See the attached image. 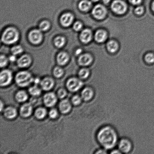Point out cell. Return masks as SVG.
<instances>
[{
    "instance_id": "cell-1",
    "label": "cell",
    "mask_w": 154,
    "mask_h": 154,
    "mask_svg": "<svg viewBox=\"0 0 154 154\" xmlns=\"http://www.w3.org/2000/svg\"><path fill=\"white\" fill-rule=\"evenodd\" d=\"M100 145L107 150H111L117 145L119 137L117 131L112 127L106 125L100 128L96 134Z\"/></svg>"
},
{
    "instance_id": "cell-2",
    "label": "cell",
    "mask_w": 154,
    "mask_h": 154,
    "mask_svg": "<svg viewBox=\"0 0 154 154\" xmlns=\"http://www.w3.org/2000/svg\"><path fill=\"white\" fill-rule=\"evenodd\" d=\"M19 31L14 27H9L5 30L2 36V41L7 45H12L19 40Z\"/></svg>"
},
{
    "instance_id": "cell-3",
    "label": "cell",
    "mask_w": 154,
    "mask_h": 154,
    "mask_svg": "<svg viewBox=\"0 0 154 154\" xmlns=\"http://www.w3.org/2000/svg\"><path fill=\"white\" fill-rule=\"evenodd\" d=\"M16 81L18 85L25 87L29 85L33 82L34 78L29 72L26 71L20 72L16 75Z\"/></svg>"
},
{
    "instance_id": "cell-4",
    "label": "cell",
    "mask_w": 154,
    "mask_h": 154,
    "mask_svg": "<svg viewBox=\"0 0 154 154\" xmlns=\"http://www.w3.org/2000/svg\"><path fill=\"white\" fill-rule=\"evenodd\" d=\"M117 146L122 154L129 153L132 151L133 149L132 142L127 138H124L119 140Z\"/></svg>"
},
{
    "instance_id": "cell-5",
    "label": "cell",
    "mask_w": 154,
    "mask_h": 154,
    "mask_svg": "<svg viewBox=\"0 0 154 154\" xmlns=\"http://www.w3.org/2000/svg\"><path fill=\"white\" fill-rule=\"evenodd\" d=\"M111 8L117 14H123L126 12L127 6L126 3L122 0H115L112 4Z\"/></svg>"
},
{
    "instance_id": "cell-6",
    "label": "cell",
    "mask_w": 154,
    "mask_h": 154,
    "mask_svg": "<svg viewBox=\"0 0 154 154\" xmlns=\"http://www.w3.org/2000/svg\"><path fill=\"white\" fill-rule=\"evenodd\" d=\"M81 79L75 78L70 79L67 83L68 89L72 92L77 91L80 90L83 85V83Z\"/></svg>"
},
{
    "instance_id": "cell-7",
    "label": "cell",
    "mask_w": 154,
    "mask_h": 154,
    "mask_svg": "<svg viewBox=\"0 0 154 154\" xmlns=\"http://www.w3.org/2000/svg\"><path fill=\"white\" fill-rule=\"evenodd\" d=\"M40 29H34L29 34L28 38L30 42L34 45L40 43L43 40V34Z\"/></svg>"
},
{
    "instance_id": "cell-8",
    "label": "cell",
    "mask_w": 154,
    "mask_h": 154,
    "mask_svg": "<svg viewBox=\"0 0 154 154\" xmlns=\"http://www.w3.org/2000/svg\"><path fill=\"white\" fill-rule=\"evenodd\" d=\"M92 13L96 19L101 20L104 19L106 16L107 10L102 5L98 4L94 8Z\"/></svg>"
},
{
    "instance_id": "cell-9",
    "label": "cell",
    "mask_w": 154,
    "mask_h": 154,
    "mask_svg": "<svg viewBox=\"0 0 154 154\" xmlns=\"http://www.w3.org/2000/svg\"><path fill=\"white\" fill-rule=\"evenodd\" d=\"M12 74L10 70H5L2 71L0 74V85L1 86L8 85L11 82Z\"/></svg>"
},
{
    "instance_id": "cell-10",
    "label": "cell",
    "mask_w": 154,
    "mask_h": 154,
    "mask_svg": "<svg viewBox=\"0 0 154 154\" xmlns=\"http://www.w3.org/2000/svg\"><path fill=\"white\" fill-rule=\"evenodd\" d=\"M95 92L92 88L86 87L83 89L81 93V96L82 100L85 101L91 100L94 97Z\"/></svg>"
},
{
    "instance_id": "cell-11",
    "label": "cell",
    "mask_w": 154,
    "mask_h": 154,
    "mask_svg": "<svg viewBox=\"0 0 154 154\" xmlns=\"http://www.w3.org/2000/svg\"><path fill=\"white\" fill-rule=\"evenodd\" d=\"M43 101L47 106L52 107L55 105L57 102V97L54 93H47L44 96Z\"/></svg>"
},
{
    "instance_id": "cell-12",
    "label": "cell",
    "mask_w": 154,
    "mask_h": 154,
    "mask_svg": "<svg viewBox=\"0 0 154 154\" xmlns=\"http://www.w3.org/2000/svg\"><path fill=\"white\" fill-rule=\"evenodd\" d=\"M74 20V16L72 13H67L62 15L60 19L61 25L64 27H68L71 25Z\"/></svg>"
},
{
    "instance_id": "cell-13",
    "label": "cell",
    "mask_w": 154,
    "mask_h": 154,
    "mask_svg": "<svg viewBox=\"0 0 154 154\" xmlns=\"http://www.w3.org/2000/svg\"><path fill=\"white\" fill-rule=\"evenodd\" d=\"M32 62L31 57L28 55L22 56L17 61L18 66L21 68L28 67L31 64Z\"/></svg>"
},
{
    "instance_id": "cell-14",
    "label": "cell",
    "mask_w": 154,
    "mask_h": 154,
    "mask_svg": "<svg viewBox=\"0 0 154 154\" xmlns=\"http://www.w3.org/2000/svg\"><path fill=\"white\" fill-rule=\"evenodd\" d=\"M92 32L88 29H86L83 30L80 35V38L81 41L83 43H87L92 40Z\"/></svg>"
},
{
    "instance_id": "cell-15",
    "label": "cell",
    "mask_w": 154,
    "mask_h": 154,
    "mask_svg": "<svg viewBox=\"0 0 154 154\" xmlns=\"http://www.w3.org/2000/svg\"><path fill=\"white\" fill-rule=\"evenodd\" d=\"M93 61V58L89 54H85L80 56L78 59V63L80 65L86 66L89 65Z\"/></svg>"
},
{
    "instance_id": "cell-16",
    "label": "cell",
    "mask_w": 154,
    "mask_h": 154,
    "mask_svg": "<svg viewBox=\"0 0 154 154\" xmlns=\"http://www.w3.org/2000/svg\"><path fill=\"white\" fill-rule=\"evenodd\" d=\"M32 107L31 103L24 104L21 107L20 112L21 116L23 117H27L31 115L32 112Z\"/></svg>"
},
{
    "instance_id": "cell-17",
    "label": "cell",
    "mask_w": 154,
    "mask_h": 154,
    "mask_svg": "<svg viewBox=\"0 0 154 154\" xmlns=\"http://www.w3.org/2000/svg\"><path fill=\"white\" fill-rule=\"evenodd\" d=\"M54 84L53 79L49 77L44 79L40 83L42 88L43 90L46 91L50 90L53 87Z\"/></svg>"
},
{
    "instance_id": "cell-18",
    "label": "cell",
    "mask_w": 154,
    "mask_h": 154,
    "mask_svg": "<svg viewBox=\"0 0 154 154\" xmlns=\"http://www.w3.org/2000/svg\"><path fill=\"white\" fill-rule=\"evenodd\" d=\"M107 37V33L104 30H98L95 33L94 35L95 40L98 43H102L105 42L106 40Z\"/></svg>"
},
{
    "instance_id": "cell-19",
    "label": "cell",
    "mask_w": 154,
    "mask_h": 154,
    "mask_svg": "<svg viewBox=\"0 0 154 154\" xmlns=\"http://www.w3.org/2000/svg\"><path fill=\"white\" fill-rule=\"evenodd\" d=\"M69 57L68 54L65 52L60 53L57 57V61L59 64L63 66L69 61Z\"/></svg>"
},
{
    "instance_id": "cell-20",
    "label": "cell",
    "mask_w": 154,
    "mask_h": 154,
    "mask_svg": "<svg viewBox=\"0 0 154 154\" xmlns=\"http://www.w3.org/2000/svg\"><path fill=\"white\" fill-rule=\"evenodd\" d=\"M71 105L68 100H64L60 103L59 109L60 111L63 114H66L70 111Z\"/></svg>"
},
{
    "instance_id": "cell-21",
    "label": "cell",
    "mask_w": 154,
    "mask_h": 154,
    "mask_svg": "<svg viewBox=\"0 0 154 154\" xmlns=\"http://www.w3.org/2000/svg\"><path fill=\"white\" fill-rule=\"evenodd\" d=\"M4 114L7 118L12 119L16 117L17 114V112L16 109L13 107H8L5 109Z\"/></svg>"
},
{
    "instance_id": "cell-22",
    "label": "cell",
    "mask_w": 154,
    "mask_h": 154,
    "mask_svg": "<svg viewBox=\"0 0 154 154\" xmlns=\"http://www.w3.org/2000/svg\"><path fill=\"white\" fill-rule=\"evenodd\" d=\"M92 6V3L88 0H82L79 4V8L83 11H87L90 10Z\"/></svg>"
},
{
    "instance_id": "cell-23",
    "label": "cell",
    "mask_w": 154,
    "mask_h": 154,
    "mask_svg": "<svg viewBox=\"0 0 154 154\" xmlns=\"http://www.w3.org/2000/svg\"><path fill=\"white\" fill-rule=\"evenodd\" d=\"M107 48L109 52L113 53L117 51L119 45L117 42L114 40H111L107 43Z\"/></svg>"
},
{
    "instance_id": "cell-24",
    "label": "cell",
    "mask_w": 154,
    "mask_h": 154,
    "mask_svg": "<svg viewBox=\"0 0 154 154\" xmlns=\"http://www.w3.org/2000/svg\"><path fill=\"white\" fill-rule=\"evenodd\" d=\"M28 95L23 91H20L18 92L16 95V100L19 102H25L28 99Z\"/></svg>"
},
{
    "instance_id": "cell-25",
    "label": "cell",
    "mask_w": 154,
    "mask_h": 154,
    "mask_svg": "<svg viewBox=\"0 0 154 154\" xmlns=\"http://www.w3.org/2000/svg\"><path fill=\"white\" fill-rule=\"evenodd\" d=\"M65 43L66 39L62 36H58L54 40V44L58 48L63 47Z\"/></svg>"
},
{
    "instance_id": "cell-26",
    "label": "cell",
    "mask_w": 154,
    "mask_h": 154,
    "mask_svg": "<svg viewBox=\"0 0 154 154\" xmlns=\"http://www.w3.org/2000/svg\"><path fill=\"white\" fill-rule=\"evenodd\" d=\"M90 74V71L87 68L82 69L79 72V76L81 79H86L88 78Z\"/></svg>"
},
{
    "instance_id": "cell-27",
    "label": "cell",
    "mask_w": 154,
    "mask_h": 154,
    "mask_svg": "<svg viewBox=\"0 0 154 154\" xmlns=\"http://www.w3.org/2000/svg\"><path fill=\"white\" fill-rule=\"evenodd\" d=\"M46 109L43 108H40L36 110L35 115L37 119H43L46 116Z\"/></svg>"
},
{
    "instance_id": "cell-28",
    "label": "cell",
    "mask_w": 154,
    "mask_h": 154,
    "mask_svg": "<svg viewBox=\"0 0 154 154\" xmlns=\"http://www.w3.org/2000/svg\"><path fill=\"white\" fill-rule=\"evenodd\" d=\"M30 94L34 96H39L41 93V90L37 86L32 87L29 90Z\"/></svg>"
},
{
    "instance_id": "cell-29",
    "label": "cell",
    "mask_w": 154,
    "mask_h": 154,
    "mask_svg": "<svg viewBox=\"0 0 154 154\" xmlns=\"http://www.w3.org/2000/svg\"><path fill=\"white\" fill-rule=\"evenodd\" d=\"M50 26L51 24L49 21L44 20L40 23L39 25V28L41 31H46L49 29Z\"/></svg>"
},
{
    "instance_id": "cell-30",
    "label": "cell",
    "mask_w": 154,
    "mask_h": 154,
    "mask_svg": "<svg viewBox=\"0 0 154 154\" xmlns=\"http://www.w3.org/2000/svg\"><path fill=\"white\" fill-rule=\"evenodd\" d=\"M23 49L22 46L20 45H17L13 46L11 48V52L13 55H17L21 54L23 52Z\"/></svg>"
},
{
    "instance_id": "cell-31",
    "label": "cell",
    "mask_w": 154,
    "mask_h": 154,
    "mask_svg": "<svg viewBox=\"0 0 154 154\" xmlns=\"http://www.w3.org/2000/svg\"><path fill=\"white\" fill-rule=\"evenodd\" d=\"M64 74V71L61 67H56L54 70V75L56 78H59L63 76Z\"/></svg>"
},
{
    "instance_id": "cell-32",
    "label": "cell",
    "mask_w": 154,
    "mask_h": 154,
    "mask_svg": "<svg viewBox=\"0 0 154 154\" xmlns=\"http://www.w3.org/2000/svg\"><path fill=\"white\" fill-rule=\"evenodd\" d=\"M146 62L149 64H153L154 63V54L152 53L146 54L145 57Z\"/></svg>"
},
{
    "instance_id": "cell-33",
    "label": "cell",
    "mask_w": 154,
    "mask_h": 154,
    "mask_svg": "<svg viewBox=\"0 0 154 154\" xmlns=\"http://www.w3.org/2000/svg\"><path fill=\"white\" fill-rule=\"evenodd\" d=\"M82 99L81 96L78 95H75L72 99V103L75 105H79L81 103Z\"/></svg>"
},
{
    "instance_id": "cell-34",
    "label": "cell",
    "mask_w": 154,
    "mask_h": 154,
    "mask_svg": "<svg viewBox=\"0 0 154 154\" xmlns=\"http://www.w3.org/2000/svg\"><path fill=\"white\" fill-rule=\"evenodd\" d=\"M8 63V59L5 56L1 55L0 57V66L1 67H5Z\"/></svg>"
},
{
    "instance_id": "cell-35",
    "label": "cell",
    "mask_w": 154,
    "mask_h": 154,
    "mask_svg": "<svg viewBox=\"0 0 154 154\" xmlns=\"http://www.w3.org/2000/svg\"><path fill=\"white\" fill-rule=\"evenodd\" d=\"M82 27V24L79 21H77L73 25V29L76 31H79L81 30Z\"/></svg>"
},
{
    "instance_id": "cell-36",
    "label": "cell",
    "mask_w": 154,
    "mask_h": 154,
    "mask_svg": "<svg viewBox=\"0 0 154 154\" xmlns=\"http://www.w3.org/2000/svg\"><path fill=\"white\" fill-rule=\"evenodd\" d=\"M67 95V92L64 89H60L58 92V95L59 97L62 99L65 97Z\"/></svg>"
},
{
    "instance_id": "cell-37",
    "label": "cell",
    "mask_w": 154,
    "mask_h": 154,
    "mask_svg": "<svg viewBox=\"0 0 154 154\" xmlns=\"http://www.w3.org/2000/svg\"><path fill=\"white\" fill-rule=\"evenodd\" d=\"M135 13L137 14L140 15L142 14L144 12V8L142 6H138L136 8L135 10Z\"/></svg>"
},
{
    "instance_id": "cell-38",
    "label": "cell",
    "mask_w": 154,
    "mask_h": 154,
    "mask_svg": "<svg viewBox=\"0 0 154 154\" xmlns=\"http://www.w3.org/2000/svg\"><path fill=\"white\" fill-rule=\"evenodd\" d=\"M57 115H58V112H57V110L53 109L50 111L49 116L51 118L55 119L57 117Z\"/></svg>"
},
{
    "instance_id": "cell-39",
    "label": "cell",
    "mask_w": 154,
    "mask_h": 154,
    "mask_svg": "<svg viewBox=\"0 0 154 154\" xmlns=\"http://www.w3.org/2000/svg\"><path fill=\"white\" fill-rule=\"evenodd\" d=\"M107 150L106 149L103 148H102L101 149H98V150H97L96 152H95V154H105L108 153L107 152Z\"/></svg>"
},
{
    "instance_id": "cell-40",
    "label": "cell",
    "mask_w": 154,
    "mask_h": 154,
    "mask_svg": "<svg viewBox=\"0 0 154 154\" xmlns=\"http://www.w3.org/2000/svg\"><path fill=\"white\" fill-rule=\"evenodd\" d=\"M130 2L134 5H138L141 4L142 0H129Z\"/></svg>"
},
{
    "instance_id": "cell-41",
    "label": "cell",
    "mask_w": 154,
    "mask_h": 154,
    "mask_svg": "<svg viewBox=\"0 0 154 154\" xmlns=\"http://www.w3.org/2000/svg\"><path fill=\"white\" fill-rule=\"evenodd\" d=\"M110 154H121L122 153L118 149H112L111 151H110Z\"/></svg>"
},
{
    "instance_id": "cell-42",
    "label": "cell",
    "mask_w": 154,
    "mask_h": 154,
    "mask_svg": "<svg viewBox=\"0 0 154 154\" xmlns=\"http://www.w3.org/2000/svg\"><path fill=\"white\" fill-rule=\"evenodd\" d=\"M9 60L11 62H14L16 61V55H13L9 57Z\"/></svg>"
},
{
    "instance_id": "cell-43",
    "label": "cell",
    "mask_w": 154,
    "mask_h": 154,
    "mask_svg": "<svg viewBox=\"0 0 154 154\" xmlns=\"http://www.w3.org/2000/svg\"><path fill=\"white\" fill-rule=\"evenodd\" d=\"M82 52V49H81V48H79V49L76 50V55H79L81 54Z\"/></svg>"
},
{
    "instance_id": "cell-44",
    "label": "cell",
    "mask_w": 154,
    "mask_h": 154,
    "mask_svg": "<svg viewBox=\"0 0 154 154\" xmlns=\"http://www.w3.org/2000/svg\"><path fill=\"white\" fill-rule=\"evenodd\" d=\"M34 82L36 84H39V83L40 82V79H39L38 78H36L35 79H34Z\"/></svg>"
},
{
    "instance_id": "cell-45",
    "label": "cell",
    "mask_w": 154,
    "mask_h": 154,
    "mask_svg": "<svg viewBox=\"0 0 154 154\" xmlns=\"http://www.w3.org/2000/svg\"><path fill=\"white\" fill-rule=\"evenodd\" d=\"M111 1V0H103V2L105 4H108Z\"/></svg>"
},
{
    "instance_id": "cell-46",
    "label": "cell",
    "mask_w": 154,
    "mask_h": 154,
    "mask_svg": "<svg viewBox=\"0 0 154 154\" xmlns=\"http://www.w3.org/2000/svg\"><path fill=\"white\" fill-rule=\"evenodd\" d=\"M152 10H153V13H154V1H153V2L152 4Z\"/></svg>"
},
{
    "instance_id": "cell-47",
    "label": "cell",
    "mask_w": 154,
    "mask_h": 154,
    "mask_svg": "<svg viewBox=\"0 0 154 154\" xmlns=\"http://www.w3.org/2000/svg\"><path fill=\"white\" fill-rule=\"evenodd\" d=\"M92 1L94 2H97L99 1V0H92Z\"/></svg>"
}]
</instances>
